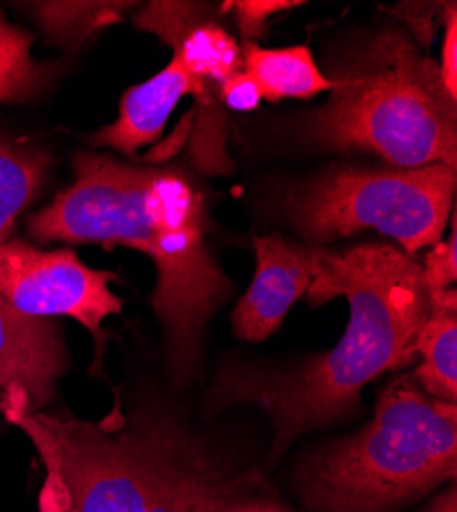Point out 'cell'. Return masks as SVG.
I'll return each instance as SVG.
<instances>
[{
  "label": "cell",
  "mask_w": 457,
  "mask_h": 512,
  "mask_svg": "<svg viewBox=\"0 0 457 512\" xmlns=\"http://www.w3.org/2000/svg\"><path fill=\"white\" fill-rule=\"evenodd\" d=\"M306 295L310 306L345 297L351 316L339 343L292 369L232 361L207 394L212 414L257 406L269 416V463L310 431L355 416L367 383L417 361L431 306L421 263L388 242L347 250L314 246V277Z\"/></svg>",
  "instance_id": "1"
},
{
  "label": "cell",
  "mask_w": 457,
  "mask_h": 512,
  "mask_svg": "<svg viewBox=\"0 0 457 512\" xmlns=\"http://www.w3.org/2000/svg\"><path fill=\"white\" fill-rule=\"evenodd\" d=\"M74 181L29 218L39 242L126 246L156 267L152 310L162 326L171 381L185 388L201 367L203 332L232 291L207 246L205 201L175 168L142 166L99 152H78Z\"/></svg>",
  "instance_id": "2"
},
{
  "label": "cell",
  "mask_w": 457,
  "mask_h": 512,
  "mask_svg": "<svg viewBox=\"0 0 457 512\" xmlns=\"http://www.w3.org/2000/svg\"><path fill=\"white\" fill-rule=\"evenodd\" d=\"M0 410L44 461V498H54L56 512H193L232 472L177 416L152 404L91 422L29 412L27 398L13 392Z\"/></svg>",
  "instance_id": "3"
},
{
  "label": "cell",
  "mask_w": 457,
  "mask_h": 512,
  "mask_svg": "<svg viewBox=\"0 0 457 512\" xmlns=\"http://www.w3.org/2000/svg\"><path fill=\"white\" fill-rule=\"evenodd\" d=\"M328 78L326 103L302 119L306 142L378 156L396 168L457 166V101L439 64L402 29L365 33Z\"/></svg>",
  "instance_id": "4"
},
{
  "label": "cell",
  "mask_w": 457,
  "mask_h": 512,
  "mask_svg": "<svg viewBox=\"0 0 457 512\" xmlns=\"http://www.w3.org/2000/svg\"><path fill=\"white\" fill-rule=\"evenodd\" d=\"M457 472V404L423 392L412 373L390 381L373 418L308 453L296 488L308 512H396Z\"/></svg>",
  "instance_id": "5"
},
{
  "label": "cell",
  "mask_w": 457,
  "mask_h": 512,
  "mask_svg": "<svg viewBox=\"0 0 457 512\" xmlns=\"http://www.w3.org/2000/svg\"><path fill=\"white\" fill-rule=\"evenodd\" d=\"M455 168L330 166L287 189L281 211L308 246L376 230L414 256L441 242L453 213Z\"/></svg>",
  "instance_id": "6"
},
{
  "label": "cell",
  "mask_w": 457,
  "mask_h": 512,
  "mask_svg": "<svg viewBox=\"0 0 457 512\" xmlns=\"http://www.w3.org/2000/svg\"><path fill=\"white\" fill-rule=\"evenodd\" d=\"M117 275L91 269L70 248L41 250L27 240L0 244V297L27 316L72 318L85 326L97 347L105 343L103 322L119 314L123 300L109 289Z\"/></svg>",
  "instance_id": "7"
},
{
  "label": "cell",
  "mask_w": 457,
  "mask_h": 512,
  "mask_svg": "<svg viewBox=\"0 0 457 512\" xmlns=\"http://www.w3.org/2000/svg\"><path fill=\"white\" fill-rule=\"evenodd\" d=\"M195 99V134L191 156L207 175H228L234 162L226 154V115L222 99L205 91L183 66L171 58L156 76L136 84L121 97L119 115L87 138L93 148H111L123 156H136L142 146L154 144L166 121L183 97ZM191 113V115H193Z\"/></svg>",
  "instance_id": "8"
},
{
  "label": "cell",
  "mask_w": 457,
  "mask_h": 512,
  "mask_svg": "<svg viewBox=\"0 0 457 512\" xmlns=\"http://www.w3.org/2000/svg\"><path fill=\"white\" fill-rule=\"evenodd\" d=\"M68 369L60 324L54 318L27 316L0 297V400L21 392L29 412H44Z\"/></svg>",
  "instance_id": "9"
},
{
  "label": "cell",
  "mask_w": 457,
  "mask_h": 512,
  "mask_svg": "<svg viewBox=\"0 0 457 512\" xmlns=\"http://www.w3.org/2000/svg\"><path fill=\"white\" fill-rule=\"evenodd\" d=\"M257 271L251 287L232 312L234 334L248 343L269 338L314 277V246L300 244L279 234L253 240Z\"/></svg>",
  "instance_id": "10"
},
{
  "label": "cell",
  "mask_w": 457,
  "mask_h": 512,
  "mask_svg": "<svg viewBox=\"0 0 457 512\" xmlns=\"http://www.w3.org/2000/svg\"><path fill=\"white\" fill-rule=\"evenodd\" d=\"M429 316L417 343V379L423 392L439 402L457 400V291L429 293Z\"/></svg>",
  "instance_id": "11"
},
{
  "label": "cell",
  "mask_w": 457,
  "mask_h": 512,
  "mask_svg": "<svg viewBox=\"0 0 457 512\" xmlns=\"http://www.w3.org/2000/svg\"><path fill=\"white\" fill-rule=\"evenodd\" d=\"M242 64L251 74L263 99L279 103L283 99H314L330 91V78L318 68L308 46L261 48L242 44Z\"/></svg>",
  "instance_id": "12"
},
{
  "label": "cell",
  "mask_w": 457,
  "mask_h": 512,
  "mask_svg": "<svg viewBox=\"0 0 457 512\" xmlns=\"http://www.w3.org/2000/svg\"><path fill=\"white\" fill-rule=\"evenodd\" d=\"M50 162L44 148L0 136V244L11 238L21 213L44 189Z\"/></svg>",
  "instance_id": "13"
},
{
  "label": "cell",
  "mask_w": 457,
  "mask_h": 512,
  "mask_svg": "<svg viewBox=\"0 0 457 512\" xmlns=\"http://www.w3.org/2000/svg\"><path fill=\"white\" fill-rule=\"evenodd\" d=\"M39 29L64 50H78L97 37L109 25L123 19L136 3L126 0H52V3H29L25 5Z\"/></svg>",
  "instance_id": "14"
},
{
  "label": "cell",
  "mask_w": 457,
  "mask_h": 512,
  "mask_svg": "<svg viewBox=\"0 0 457 512\" xmlns=\"http://www.w3.org/2000/svg\"><path fill=\"white\" fill-rule=\"evenodd\" d=\"M31 46L33 35L0 11V105L35 101L64 70L60 62L35 60Z\"/></svg>",
  "instance_id": "15"
},
{
  "label": "cell",
  "mask_w": 457,
  "mask_h": 512,
  "mask_svg": "<svg viewBox=\"0 0 457 512\" xmlns=\"http://www.w3.org/2000/svg\"><path fill=\"white\" fill-rule=\"evenodd\" d=\"M193 512H294L275 492L267 480L255 472H232L207 490L195 504Z\"/></svg>",
  "instance_id": "16"
},
{
  "label": "cell",
  "mask_w": 457,
  "mask_h": 512,
  "mask_svg": "<svg viewBox=\"0 0 457 512\" xmlns=\"http://www.w3.org/2000/svg\"><path fill=\"white\" fill-rule=\"evenodd\" d=\"M298 0H234V3L218 5L220 15H232L244 44H257V39L265 33L267 21L281 13L302 7Z\"/></svg>",
  "instance_id": "17"
},
{
  "label": "cell",
  "mask_w": 457,
  "mask_h": 512,
  "mask_svg": "<svg viewBox=\"0 0 457 512\" xmlns=\"http://www.w3.org/2000/svg\"><path fill=\"white\" fill-rule=\"evenodd\" d=\"M453 222V216H451ZM423 267V275H425V283L429 293H437V291H445L449 287L455 285L457 279V230H455V222H453V230L451 236L447 238V242H437L431 252L425 256Z\"/></svg>",
  "instance_id": "18"
},
{
  "label": "cell",
  "mask_w": 457,
  "mask_h": 512,
  "mask_svg": "<svg viewBox=\"0 0 457 512\" xmlns=\"http://www.w3.org/2000/svg\"><path fill=\"white\" fill-rule=\"evenodd\" d=\"M445 7L447 3H400L390 9L384 7V11L396 17L398 21L406 23L414 39L427 48L433 44L439 21L443 23Z\"/></svg>",
  "instance_id": "19"
},
{
  "label": "cell",
  "mask_w": 457,
  "mask_h": 512,
  "mask_svg": "<svg viewBox=\"0 0 457 512\" xmlns=\"http://www.w3.org/2000/svg\"><path fill=\"white\" fill-rule=\"evenodd\" d=\"M443 50L439 74L445 84L447 93L457 101V7L455 3H447L443 15Z\"/></svg>",
  "instance_id": "20"
},
{
  "label": "cell",
  "mask_w": 457,
  "mask_h": 512,
  "mask_svg": "<svg viewBox=\"0 0 457 512\" xmlns=\"http://www.w3.org/2000/svg\"><path fill=\"white\" fill-rule=\"evenodd\" d=\"M220 99L222 105L232 111H253L263 101V95L257 80L246 70H240L222 84Z\"/></svg>",
  "instance_id": "21"
},
{
  "label": "cell",
  "mask_w": 457,
  "mask_h": 512,
  "mask_svg": "<svg viewBox=\"0 0 457 512\" xmlns=\"http://www.w3.org/2000/svg\"><path fill=\"white\" fill-rule=\"evenodd\" d=\"M423 512H457V488L455 482H449V488L441 492Z\"/></svg>",
  "instance_id": "22"
}]
</instances>
